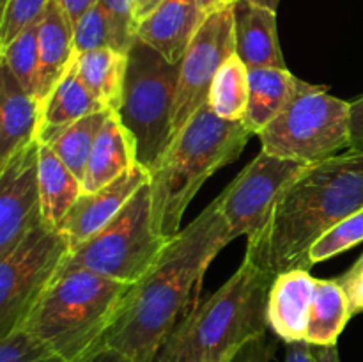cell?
<instances>
[{
    "label": "cell",
    "mask_w": 363,
    "mask_h": 362,
    "mask_svg": "<svg viewBox=\"0 0 363 362\" xmlns=\"http://www.w3.org/2000/svg\"><path fill=\"white\" fill-rule=\"evenodd\" d=\"M230 241L229 226L215 199L167 241L155 266L131 284L103 346L135 362H155L163 344L197 304L208 266Z\"/></svg>",
    "instance_id": "obj_1"
},
{
    "label": "cell",
    "mask_w": 363,
    "mask_h": 362,
    "mask_svg": "<svg viewBox=\"0 0 363 362\" xmlns=\"http://www.w3.org/2000/svg\"><path fill=\"white\" fill-rule=\"evenodd\" d=\"M363 208V153L346 149L311 163L280 194L268 224L247 243L250 261L273 277L311 270L308 251L323 233Z\"/></svg>",
    "instance_id": "obj_2"
},
{
    "label": "cell",
    "mask_w": 363,
    "mask_h": 362,
    "mask_svg": "<svg viewBox=\"0 0 363 362\" xmlns=\"http://www.w3.org/2000/svg\"><path fill=\"white\" fill-rule=\"evenodd\" d=\"M252 135L243 121H225L204 105L174 137L149 181L152 224L163 238L179 233L184 212L206 180L236 162Z\"/></svg>",
    "instance_id": "obj_3"
},
{
    "label": "cell",
    "mask_w": 363,
    "mask_h": 362,
    "mask_svg": "<svg viewBox=\"0 0 363 362\" xmlns=\"http://www.w3.org/2000/svg\"><path fill=\"white\" fill-rule=\"evenodd\" d=\"M130 286L87 270L67 272L46 287L21 327L67 362H85L105 344Z\"/></svg>",
    "instance_id": "obj_4"
},
{
    "label": "cell",
    "mask_w": 363,
    "mask_h": 362,
    "mask_svg": "<svg viewBox=\"0 0 363 362\" xmlns=\"http://www.w3.org/2000/svg\"><path fill=\"white\" fill-rule=\"evenodd\" d=\"M273 280L245 258L211 297L194 305L177 327L199 362H230L245 344L266 336Z\"/></svg>",
    "instance_id": "obj_5"
},
{
    "label": "cell",
    "mask_w": 363,
    "mask_h": 362,
    "mask_svg": "<svg viewBox=\"0 0 363 362\" xmlns=\"http://www.w3.org/2000/svg\"><path fill=\"white\" fill-rule=\"evenodd\" d=\"M179 64H172L135 39L128 52V71L123 102L117 116L137 142L138 163L156 169L174 141V103H176Z\"/></svg>",
    "instance_id": "obj_6"
},
{
    "label": "cell",
    "mask_w": 363,
    "mask_h": 362,
    "mask_svg": "<svg viewBox=\"0 0 363 362\" xmlns=\"http://www.w3.org/2000/svg\"><path fill=\"white\" fill-rule=\"evenodd\" d=\"M151 209V185L145 183L112 222L71 248L57 277L87 270L121 283L137 284L155 266L169 241L155 229Z\"/></svg>",
    "instance_id": "obj_7"
},
{
    "label": "cell",
    "mask_w": 363,
    "mask_h": 362,
    "mask_svg": "<svg viewBox=\"0 0 363 362\" xmlns=\"http://www.w3.org/2000/svg\"><path fill=\"white\" fill-rule=\"evenodd\" d=\"M261 151L280 158L318 163L351 144V103L325 87L298 96L261 133Z\"/></svg>",
    "instance_id": "obj_8"
},
{
    "label": "cell",
    "mask_w": 363,
    "mask_h": 362,
    "mask_svg": "<svg viewBox=\"0 0 363 362\" xmlns=\"http://www.w3.org/2000/svg\"><path fill=\"white\" fill-rule=\"evenodd\" d=\"M69 252L67 238L43 222L0 258V337L23 325Z\"/></svg>",
    "instance_id": "obj_9"
},
{
    "label": "cell",
    "mask_w": 363,
    "mask_h": 362,
    "mask_svg": "<svg viewBox=\"0 0 363 362\" xmlns=\"http://www.w3.org/2000/svg\"><path fill=\"white\" fill-rule=\"evenodd\" d=\"M308 163L261 151L216 197L233 240L254 241L268 224L280 194L305 172Z\"/></svg>",
    "instance_id": "obj_10"
},
{
    "label": "cell",
    "mask_w": 363,
    "mask_h": 362,
    "mask_svg": "<svg viewBox=\"0 0 363 362\" xmlns=\"http://www.w3.org/2000/svg\"><path fill=\"white\" fill-rule=\"evenodd\" d=\"M234 53L236 34L234 7H230L206 18L181 60L174 103V137L202 106L208 105L216 73Z\"/></svg>",
    "instance_id": "obj_11"
},
{
    "label": "cell",
    "mask_w": 363,
    "mask_h": 362,
    "mask_svg": "<svg viewBox=\"0 0 363 362\" xmlns=\"http://www.w3.org/2000/svg\"><path fill=\"white\" fill-rule=\"evenodd\" d=\"M39 141L0 167V258L43 224L39 197Z\"/></svg>",
    "instance_id": "obj_12"
},
{
    "label": "cell",
    "mask_w": 363,
    "mask_h": 362,
    "mask_svg": "<svg viewBox=\"0 0 363 362\" xmlns=\"http://www.w3.org/2000/svg\"><path fill=\"white\" fill-rule=\"evenodd\" d=\"M151 181V174L140 163L117 177L99 190L91 194H82L77 204L71 208L59 231L67 238L71 248L84 243L91 236L103 229L106 224L112 222L121 209L128 204L131 197L137 194L138 188Z\"/></svg>",
    "instance_id": "obj_13"
},
{
    "label": "cell",
    "mask_w": 363,
    "mask_h": 362,
    "mask_svg": "<svg viewBox=\"0 0 363 362\" xmlns=\"http://www.w3.org/2000/svg\"><path fill=\"white\" fill-rule=\"evenodd\" d=\"M318 279L311 270H289L275 277L268 298V327L284 341H305Z\"/></svg>",
    "instance_id": "obj_14"
},
{
    "label": "cell",
    "mask_w": 363,
    "mask_h": 362,
    "mask_svg": "<svg viewBox=\"0 0 363 362\" xmlns=\"http://www.w3.org/2000/svg\"><path fill=\"white\" fill-rule=\"evenodd\" d=\"M206 18L191 0H163L137 25V39L162 53L169 62L181 64Z\"/></svg>",
    "instance_id": "obj_15"
},
{
    "label": "cell",
    "mask_w": 363,
    "mask_h": 362,
    "mask_svg": "<svg viewBox=\"0 0 363 362\" xmlns=\"http://www.w3.org/2000/svg\"><path fill=\"white\" fill-rule=\"evenodd\" d=\"M74 60L77 50L73 23L60 7L59 0H50L39 20V62L34 98L41 109Z\"/></svg>",
    "instance_id": "obj_16"
},
{
    "label": "cell",
    "mask_w": 363,
    "mask_h": 362,
    "mask_svg": "<svg viewBox=\"0 0 363 362\" xmlns=\"http://www.w3.org/2000/svg\"><path fill=\"white\" fill-rule=\"evenodd\" d=\"M41 105L0 62V167L20 149L38 141Z\"/></svg>",
    "instance_id": "obj_17"
},
{
    "label": "cell",
    "mask_w": 363,
    "mask_h": 362,
    "mask_svg": "<svg viewBox=\"0 0 363 362\" xmlns=\"http://www.w3.org/2000/svg\"><path fill=\"white\" fill-rule=\"evenodd\" d=\"M248 85L243 124L254 135L261 133L298 96L315 87L282 67H248Z\"/></svg>",
    "instance_id": "obj_18"
},
{
    "label": "cell",
    "mask_w": 363,
    "mask_h": 362,
    "mask_svg": "<svg viewBox=\"0 0 363 362\" xmlns=\"http://www.w3.org/2000/svg\"><path fill=\"white\" fill-rule=\"evenodd\" d=\"M236 55L247 67H282L287 70L277 31V13L240 0L234 6Z\"/></svg>",
    "instance_id": "obj_19"
},
{
    "label": "cell",
    "mask_w": 363,
    "mask_h": 362,
    "mask_svg": "<svg viewBox=\"0 0 363 362\" xmlns=\"http://www.w3.org/2000/svg\"><path fill=\"white\" fill-rule=\"evenodd\" d=\"M138 163L137 142L116 112H110L103 124L91 160L87 163L82 188L84 194L99 190L116 181Z\"/></svg>",
    "instance_id": "obj_20"
},
{
    "label": "cell",
    "mask_w": 363,
    "mask_h": 362,
    "mask_svg": "<svg viewBox=\"0 0 363 362\" xmlns=\"http://www.w3.org/2000/svg\"><path fill=\"white\" fill-rule=\"evenodd\" d=\"M101 110L106 109L85 87L82 78L78 77L77 66L73 64L43 105L38 131L39 144L48 146L71 124Z\"/></svg>",
    "instance_id": "obj_21"
},
{
    "label": "cell",
    "mask_w": 363,
    "mask_h": 362,
    "mask_svg": "<svg viewBox=\"0 0 363 362\" xmlns=\"http://www.w3.org/2000/svg\"><path fill=\"white\" fill-rule=\"evenodd\" d=\"M82 194V181L64 165L50 146H39V197L43 222L59 229Z\"/></svg>",
    "instance_id": "obj_22"
},
{
    "label": "cell",
    "mask_w": 363,
    "mask_h": 362,
    "mask_svg": "<svg viewBox=\"0 0 363 362\" xmlns=\"http://www.w3.org/2000/svg\"><path fill=\"white\" fill-rule=\"evenodd\" d=\"M85 87L106 110L117 112L123 102L128 71V53L116 48H101L80 53L74 62Z\"/></svg>",
    "instance_id": "obj_23"
},
{
    "label": "cell",
    "mask_w": 363,
    "mask_h": 362,
    "mask_svg": "<svg viewBox=\"0 0 363 362\" xmlns=\"http://www.w3.org/2000/svg\"><path fill=\"white\" fill-rule=\"evenodd\" d=\"M351 316L353 309L339 280L318 279V291L312 304L305 341H308L312 346L337 344Z\"/></svg>",
    "instance_id": "obj_24"
},
{
    "label": "cell",
    "mask_w": 363,
    "mask_h": 362,
    "mask_svg": "<svg viewBox=\"0 0 363 362\" xmlns=\"http://www.w3.org/2000/svg\"><path fill=\"white\" fill-rule=\"evenodd\" d=\"M248 67L234 53L222 64L213 80L208 105L225 121H243L248 106Z\"/></svg>",
    "instance_id": "obj_25"
},
{
    "label": "cell",
    "mask_w": 363,
    "mask_h": 362,
    "mask_svg": "<svg viewBox=\"0 0 363 362\" xmlns=\"http://www.w3.org/2000/svg\"><path fill=\"white\" fill-rule=\"evenodd\" d=\"M110 112L112 110H101V112L91 114V116L77 121L69 128H66L55 141L48 144L52 151L62 160L64 165L80 181H84L96 138H98L103 124L106 123V117Z\"/></svg>",
    "instance_id": "obj_26"
},
{
    "label": "cell",
    "mask_w": 363,
    "mask_h": 362,
    "mask_svg": "<svg viewBox=\"0 0 363 362\" xmlns=\"http://www.w3.org/2000/svg\"><path fill=\"white\" fill-rule=\"evenodd\" d=\"M0 62L6 64L21 85L34 96L39 62V20L0 50Z\"/></svg>",
    "instance_id": "obj_27"
},
{
    "label": "cell",
    "mask_w": 363,
    "mask_h": 362,
    "mask_svg": "<svg viewBox=\"0 0 363 362\" xmlns=\"http://www.w3.org/2000/svg\"><path fill=\"white\" fill-rule=\"evenodd\" d=\"M363 241V208L353 215L346 216L339 224L330 227L326 233L315 240L308 251V261L311 265L326 261V259L339 256L350 251L354 245Z\"/></svg>",
    "instance_id": "obj_28"
},
{
    "label": "cell",
    "mask_w": 363,
    "mask_h": 362,
    "mask_svg": "<svg viewBox=\"0 0 363 362\" xmlns=\"http://www.w3.org/2000/svg\"><path fill=\"white\" fill-rule=\"evenodd\" d=\"M0 362H67L25 327L0 337Z\"/></svg>",
    "instance_id": "obj_29"
},
{
    "label": "cell",
    "mask_w": 363,
    "mask_h": 362,
    "mask_svg": "<svg viewBox=\"0 0 363 362\" xmlns=\"http://www.w3.org/2000/svg\"><path fill=\"white\" fill-rule=\"evenodd\" d=\"M73 28L77 55L94 52V50L101 48H116L108 18H106L105 11L99 6V2L96 4L94 7H91V9L74 23Z\"/></svg>",
    "instance_id": "obj_30"
},
{
    "label": "cell",
    "mask_w": 363,
    "mask_h": 362,
    "mask_svg": "<svg viewBox=\"0 0 363 362\" xmlns=\"http://www.w3.org/2000/svg\"><path fill=\"white\" fill-rule=\"evenodd\" d=\"M50 0H6L0 18V50L16 39L20 32L41 20Z\"/></svg>",
    "instance_id": "obj_31"
},
{
    "label": "cell",
    "mask_w": 363,
    "mask_h": 362,
    "mask_svg": "<svg viewBox=\"0 0 363 362\" xmlns=\"http://www.w3.org/2000/svg\"><path fill=\"white\" fill-rule=\"evenodd\" d=\"M108 18L116 50L128 53L137 39V0H99Z\"/></svg>",
    "instance_id": "obj_32"
},
{
    "label": "cell",
    "mask_w": 363,
    "mask_h": 362,
    "mask_svg": "<svg viewBox=\"0 0 363 362\" xmlns=\"http://www.w3.org/2000/svg\"><path fill=\"white\" fill-rule=\"evenodd\" d=\"M337 280H339L340 286L346 291L347 300H350L351 309H353V314L363 312V256Z\"/></svg>",
    "instance_id": "obj_33"
},
{
    "label": "cell",
    "mask_w": 363,
    "mask_h": 362,
    "mask_svg": "<svg viewBox=\"0 0 363 362\" xmlns=\"http://www.w3.org/2000/svg\"><path fill=\"white\" fill-rule=\"evenodd\" d=\"M155 362H199V361L190 351L183 334H181L179 327H177V329L172 332V336L169 337V341L163 344V348L160 350L158 357L155 358Z\"/></svg>",
    "instance_id": "obj_34"
},
{
    "label": "cell",
    "mask_w": 363,
    "mask_h": 362,
    "mask_svg": "<svg viewBox=\"0 0 363 362\" xmlns=\"http://www.w3.org/2000/svg\"><path fill=\"white\" fill-rule=\"evenodd\" d=\"M273 351L275 346L266 339V336H262L245 344L230 362H272Z\"/></svg>",
    "instance_id": "obj_35"
},
{
    "label": "cell",
    "mask_w": 363,
    "mask_h": 362,
    "mask_svg": "<svg viewBox=\"0 0 363 362\" xmlns=\"http://www.w3.org/2000/svg\"><path fill=\"white\" fill-rule=\"evenodd\" d=\"M350 149L363 153V96L351 102V144Z\"/></svg>",
    "instance_id": "obj_36"
},
{
    "label": "cell",
    "mask_w": 363,
    "mask_h": 362,
    "mask_svg": "<svg viewBox=\"0 0 363 362\" xmlns=\"http://www.w3.org/2000/svg\"><path fill=\"white\" fill-rule=\"evenodd\" d=\"M286 362H315V350L308 341L287 343Z\"/></svg>",
    "instance_id": "obj_37"
},
{
    "label": "cell",
    "mask_w": 363,
    "mask_h": 362,
    "mask_svg": "<svg viewBox=\"0 0 363 362\" xmlns=\"http://www.w3.org/2000/svg\"><path fill=\"white\" fill-rule=\"evenodd\" d=\"M98 2L99 0H59L60 7H62L64 13L67 14V18L71 20L73 27L89 9L94 7Z\"/></svg>",
    "instance_id": "obj_38"
},
{
    "label": "cell",
    "mask_w": 363,
    "mask_h": 362,
    "mask_svg": "<svg viewBox=\"0 0 363 362\" xmlns=\"http://www.w3.org/2000/svg\"><path fill=\"white\" fill-rule=\"evenodd\" d=\"M191 2H194L195 6H197L199 9L206 14V16H209V14H215V13H220V11L230 9V7L236 6L240 0H191Z\"/></svg>",
    "instance_id": "obj_39"
},
{
    "label": "cell",
    "mask_w": 363,
    "mask_h": 362,
    "mask_svg": "<svg viewBox=\"0 0 363 362\" xmlns=\"http://www.w3.org/2000/svg\"><path fill=\"white\" fill-rule=\"evenodd\" d=\"M85 362H135V361H131L130 357L123 355L121 351L113 350V348L103 346L101 350L96 351V353L92 355L91 358H87Z\"/></svg>",
    "instance_id": "obj_40"
},
{
    "label": "cell",
    "mask_w": 363,
    "mask_h": 362,
    "mask_svg": "<svg viewBox=\"0 0 363 362\" xmlns=\"http://www.w3.org/2000/svg\"><path fill=\"white\" fill-rule=\"evenodd\" d=\"M315 350V362H340L339 348L337 344L332 346H314Z\"/></svg>",
    "instance_id": "obj_41"
},
{
    "label": "cell",
    "mask_w": 363,
    "mask_h": 362,
    "mask_svg": "<svg viewBox=\"0 0 363 362\" xmlns=\"http://www.w3.org/2000/svg\"><path fill=\"white\" fill-rule=\"evenodd\" d=\"M162 2L163 0H137V11H135L137 25L140 23L145 16H149V14H151Z\"/></svg>",
    "instance_id": "obj_42"
},
{
    "label": "cell",
    "mask_w": 363,
    "mask_h": 362,
    "mask_svg": "<svg viewBox=\"0 0 363 362\" xmlns=\"http://www.w3.org/2000/svg\"><path fill=\"white\" fill-rule=\"evenodd\" d=\"M248 2L257 4V6H262V7H266V9H272V11H275V13H277L280 0H248Z\"/></svg>",
    "instance_id": "obj_43"
},
{
    "label": "cell",
    "mask_w": 363,
    "mask_h": 362,
    "mask_svg": "<svg viewBox=\"0 0 363 362\" xmlns=\"http://www.w3.org/2000/svg\"><path fill=\"white\" fill-rule=\"evenodd\" d=\"M0 4H2V6H4V4H6V0H0Z\"/></svg>",
    "instance_id": "obj_44"
}]
</instances>
